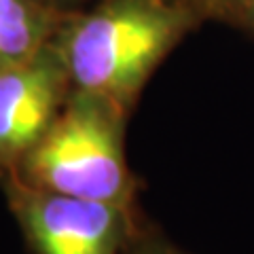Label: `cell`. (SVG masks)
<instances>
[{"instance_id": "1", "label": "cell", "mask_w": 254, "mask_h": 254, "mask_svg": "<svg viewBox=\"0 0 254 254\" xmlns=\"http://www.w3.org/2000/svg\"><path fill=\"white\" fill-rule=\"evenodd\" d=\"M201 21L168 0H91L68 11L51 38L72 89L131 113L163 60Z\"/></svg>"}, {"instance_id": "2", "label": "cell", "mask_w": 254, "mask_h": 254, "mask_svg": "<svg viewBox=\"0 0 254 254\" xmlns=\"http://www.w3.org/2000/svg\"><path fill=\"white\" fill-rule=\"evenodd\" d=\"M129 115L104 95L72 89L13 176L53 193L136 205L138 182L125 155Z\"/></svg>"}, {"instance_id": "3", "label": "cell", "mask_w": 254, "mask_h": 254, "mask_svg": "<svg viewBox=\"0 0 254 254\" xmlns=\"http://www.w3.org/2000/svg\"><path fill=\"white\" fill-rule=\"evenodd\" d=\"M0 187L34 254H123L144 222L136 205L53 193L15 176Z\"/></svg>"}, {"instance_id": "4", "label": "cell", "mask_w": 254, "mask_h": 254, "mask_svg": "<svg viewBox=\"0 0 254 254\" xmlns=\"http://www.w3.org/2000/svg\"><path fill=\"white\" fill-rule=\"evenodd\" d=\"M70 91L72 83L51 43L34 58L0 70V182L17 172Z\"/></svg>"}, {"instance_id": "5", "label": "cell", "mask_w": 254, "mask_h": 254, "mask_svg": "<svg viewBox=\"0 0 254 254\" xmlns=\"http://www.w3.org/2000/svg\"><path fill=\"white\" fill-rule=\"evenodd\" d=\"M66 15L47 0H0V70L43 51Z\"/></svg>"}, {"instance_id": "6", "label": "cell", "mask_w": 254, "mask_h": 254, "mask_svg": "<svg viewBox=\"0 0 254 254\" xmlns=\"http://www.w3.org/2000/svg\"><path fill=\"white\" fill-rule=\"evenodd\" d=\"M123 254H189V252L178 248L176 244H172L155 227H148L146 222H142Z\"/></svg>"}, {"instance_id": "7", "label": "cell", "mask_w": 254, "mask_h": 254, "mask_svg": "<svg viewBox=\"0 0 254 254\" xmlns=\"http://www.w3.org/2000/svg\"><path fill=\"white\" fill-rule=\"evenodd\" d=\"M168 2L193 13L201 23L203 21L231 23L240 0H168Z\"/></svg>"}, {"instance_id": "8", "label": "cell", "mask_w": 254, "mask_h": 254, "mask_svg": "<svg viewBox=\"0 0 254 254\" xmlns=\"http://www.w3.org/2000/svg\"><path fill=\"white\" fill-rule=\"evenodd\" d=\"M231 26H237L242 30H248L254 34V0H240L233 15Z\"/></svg>"}, {"instance_id": "9", "label": "cell", "mask_w": 254, "mask_h": 254, "mask_svg": "<svg viewBox=\"0 0 254 254\" xmlns=\"http://www.w3.org/2000/svg\"><path fill=\"white\" fill-rule=\"evenodd\" d=\"M47 2L55 4L58 9H64V11H74V9L85 6L87 2H91V0H47Z\"/></svg>"}]
</instances>
